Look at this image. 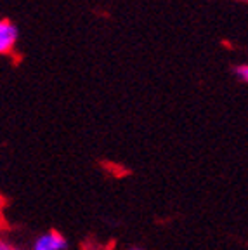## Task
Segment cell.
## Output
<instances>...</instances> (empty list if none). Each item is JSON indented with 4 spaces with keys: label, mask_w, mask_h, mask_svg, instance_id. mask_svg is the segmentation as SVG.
I'll use <instances>...</instances> for the list:
<instances>
[{
    "label": "cell",
    "mask_w": 248,
    "mask_h": 250,
    "mask_svg": "<svg viewBox=\"0 0 248 250\" xmlns=\"http://www.w3.org/2000/svg\"><path fill=\"white\" fill-rule=\"evenodd\" d=\"M68 240L58 231H45L39 234L31 245V250H68Z\"/></svg>",
    "instance_id": "6da1fadb"
},
{
    "label": "cell",
    "mask_w": 248,
    "mask_h": 250,
    "mask_svg": "<svg viewBox=\"0 0 248 250\" xmlns=\"http://www.w3.org/2000/svg\"><path fill=\"white\" fill-rule=\"evenodd\" d=\"M18 37H20V31L11 20L0 21V52L2 54H9L14 51Z\"/></svg>",
    "instance_id": "7a4b0ae2"
},
{
    "label": "cell",
    "mask_w": 248,
    "mask_h": 250,
    "mask_svg": "<svg viewBox=\"0 0 248 250\" xmlns=\"http://www.w3.org/2000/svg\"><path fill=\"white\" fill-rule=\"evenodd\" d=\"M234 73L240 78L243 83H248V64H240V66L234 68Z\"/></svg>",
    "instance_id": "3957f363"
},
{
    "label": "cell",
    "mask_w": 248,
    "mask_h": 250,
    "mask_svg": "<svg viewBox=\"0 0 248 250\" xmlns=\"http://www.w3.org/2000/svg\"><path fill=\"white\" fill-rule=\"evenodd\" d=\"M0 250H21V249H18V247H14V245H9V243H5V242H2V243H0Z\"/></svg>",
    "instance_id": "277c9868"
},
{
    "label": "cell",
    "mask_w": 248,
    "mask_h": 250,
    "mask_svg": "<svg viewBox=\"0 0 248 250\" xmlns=\"http://www.w3.org/2000/svg\"><path fill=\"white\" fill-rule=\"evenodd\" d=\"M128 250H143V249H137V247H132V249H128Z\"/></svg>",
    "instance_id": "5b68a950"
},
{
    "label": "cell",
    "mask_w": 248,
    "mask_h": 250,
    "mask_svg": "<svg viewBox=\"0 0 248 250\" xmlns=\"http://www.w3.org/2000/svg\"><path fill=\"white\" fill-rule=\"evenodd\" d=\"M240 2H248V0H240Z\"/></svg>",
    "instance_id": "8992f818"
}]
</instances>
